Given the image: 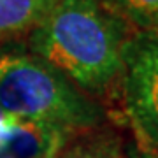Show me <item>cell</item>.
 I'll return each instance as SVG.
<instances>
[{"mask_svg": "<svg viewBox=\"0 0 158 158\" xmlns=\"http://www.w3.org/2000/svg\"><path fill=\"white\" fill-rule=\"evenodd\" d=\"M127 42L100 0H56L32 37L40 60L86 90H102L121 74Z\"/></svg>", "mask_w": 158, "mask_h": 158, "instance_id": "6da1fadb", "label": "cell"}, {"mask_svg": "<svg viewBox=\"0 0 158 158\" xmlns=\"http://www.w3.org/2000/svg\"><path fill=\"white\" fill-rule=\"evenodd\" d=\"M0 107L18 119L67 134L86 128L98 113L69 79L49 63L27 55L0 56Z\"/></svg>", "mask_w": 158, "mask_h": 158, "instance_id": "7a4b0ae2", "label": "cell"}, {"mask_svg": "<svg viewBox=\"0 0 158 158\" xmlns=\"http://www.w3.org/2000/svg\"><path fill=\"white\" fill-rule=\"evenodd\" d=\"M121 72L130 118L158 151V34L144 32L127 42Z\"/></svg>", "mask_w": 158, "mask_h": 158, "instance_id": "3957f363", "label": "cell"}, {"mask_svg": "<svg viewBox=\"0 0 158 158\" xmlns=\"http://www.w3.org/2000/svg\"><path fill=\"white\" fill-rule=\"evenodd\" d=\"M65 134L48 125L18 119L0 142V158H53Z\"/></svg>", "mask_w": 158, "mask_h": 158, "instance_id": "277c9868", "label": "cell"}, {"mask_svg": "<svg viewBox=\"0 0 158 158\" xmlns=\"http://www.w3.org/2000/svg\"><path fill=\"white\" fill-rule=\"evenodd\" d=\"M56 0H0V35L37 27Z\"/></svg>", "mask_w": 158, "mask_h": 158, "instance_id": "5b68a950", "label": "cell"}, {"mask_svg": "<svg viewBox=\"0 0 158 158\" xmlns=\"http://www.w3.org/2000/svg\"><path fill=\"white\" fill-rule=\"evenodd\" d=\"M121 12L146 32L158 34V0H113Z\"/></svg>", "mask_w": 158, "mask_h": 158, "instance_id": "8992f818", "label": "cell"}, {"mask_svg": "<svg viewBox=\"0 0 158 158\" xmlns=\"http://www.w3.org/2000/svg\"><path fill=\"white\" fill-rule=\"evenodd\" d=\"M53 158H121L114 142L104 139H86L69 148H60Z\"/></svg>", "mask_w": 158, "mask_h": 158, "instance_id": "52a82bcc", "label": "cell"}, {"mask_svg": "<svg viewBox=\"0 0 158 158\" xmlns=\"http://www.w3.org/2000/svg\"><path fill=\"white\" fill-rule=\"evenodd\" d=\"M16 121V118L14 116H11V114H7L4 109L0 107V142H2V139L9 134V130H11L12 123Z\"/></svg>", "mask_w": 158, "mask_h": 158, "instance_id": "ba28073f", "label": "cell"}]
</instances>
